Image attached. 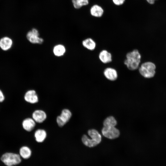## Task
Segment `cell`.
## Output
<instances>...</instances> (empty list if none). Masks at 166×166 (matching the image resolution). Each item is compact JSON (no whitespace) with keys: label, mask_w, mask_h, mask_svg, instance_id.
<instances>
[{"label":"cell","mask_w":166,"mask_h":166,"mask_svg":"<svg viewBox=\"0 0 166 166\" xmlns=\"http://www.w3.org/2000/svg\"><path fill=\"white\" fill-rule=\"evenodd\" d=\"M88 135L90 138L84 134L81 138L83 143L86 146L92 148L98 144L101 141V136L99 132L96 129H91L88 131Z\"/></svg>","instance_id":"6da1fadb"},{"label":"cell","mask_w":166,"mask_h":166,"mask_svg":"<svg viewBox=\"0 0 166 166\" xmlns=\"http://www.w3.org/2000/svg\"><path fill=\"white\" fill-rule=\"evenodd\" d=\"M141 55L138 50L135 49L128 53L124 64L129 69L132 70L137 69L140 61Z\"/></svg>","instance_id":"7a4b0ae2"},{"label":"cell","mask_w":166,"mask_h":166,"mask_svg":"<svg viewBox=\"0 0 166 166\" xmlns=\"http://www.w3.org/2000/svg\"><path fill=\"white\" fill-rule=\"evenodd\" d=\"M0 159L6 166H15L20 164L22 161L19 154L12 152L4 153L1 156Z\"/></svg>","instance_id":"3957f363"},{"label":"cell","mask_w":166,"mask_h":166,"mask_svg":"<svg viewBox=\"0 0 166 166\" xmlns=\"http://www.w3.org/2000/svg\"><path fill=\"white\" fill-rule=\"evenodd\" d=\"M156 66L151 62H147L143 63L139 68V72L143 77L146 78L153 77L155 73Z\"/></svg>","instance_id":"277c9868"},{"label":"cell","mask_w":166,"mask_h":166,"mask_svg":"<svg viewBox=\"0 0 166 166\" xmlns=\"http://www.w3.org/2000/svg\"><path fill=\"white\" fill-rule=\"evenodd\" d=\"M115 126L112 125L104 126L101 130L102 135L105 137L110 139L118 138L120 136V132Z\"/></svg>","instance_id":"5b68a950"},{"label":"cell","mask_w":166,"mask_h":166,"mask_svg":"<svg viewBox=\"0 0 166 166\" xmlns=\"http://www.w3.org/2000/svg\"><path fill=\"white\" fill-rule=\"evenodd\" d=\"M72 114L70 111L68 109H63L60 115L56 118L57 124L60 127L64 126L70 119Z\"/></svg>","instance_id":"8992f818"},{"label":"cell","mask_w":166,"mask_h":166,"mask_svg":"<svg viewBox=\"0 0 166 166\" xmlns=\"http://www.w3.org/2000/svg\"><path fill=\"white\" fill-rule=\"evenodd\" d=\"M39 36L38 30L34 28L27 32L26 37L28 41L31 43L41 44L43 42L44 40Z\"/></svg>","instance_id":"52a82bcc"},{"label":"cell","mask_w":166,"mask_h":166,"mask_svg":"<svg viewBox=\"0 0 166 166\" xmlns=\"http://www.w3.org/2000/svg\"><path fill=\"white\" fill-rule=\"evenodd\" d=\"M32 118L36 122L41 123L46 119V113L43 110L38 109L35 110L32 113Z\"/></svg>","instance_id":"ba28073f"},{"label":"cell","mask_w":166,"mask_h":166,"mask_svg":"<svg viewBox=\"0 0 166 166\" xmlns=\"http://www.w3.org/2000/svg\"><path fill=\"white\" fill-rule=\"evenodd\" d=\"M13 45V41L8 37H4L0 39V48L2 50L7 51L10 49Z\"/></svg>","instance_id":"9c48e42d"},{"label":"cell","mask_w":166,"mask_h":166,"mask_svg":"<svg viewBox=\"0 0 166 166\" xmlns=\"http://www.w3.org/2000/svg\"><path fill=\"white\" fill-rule=\"evenodd\" d=\"M24 99L26 101L31 104L36 103L38 101V96L34 90L27 91L25 94Z\"/></svg>","instance_id":"30bf717a"},{"label":"cell","mask_w":166,"mask_h":166,"mask_svg":"<svg viewBox=\"0 0 166 166\" xmlns=\"http://www.w3.org/2000/svg\"><path fill=\"white\" fill-rule=\"evenodd\" d=\"M90 12L92 16L97 18H100L103 15L104 10L101 6L95 4L91 7Z\"/></svg>","instance_id":"8fae6325"},{"label":"cell","mask_w":166,"mask_h":166,"mask_svg":"<svg viewBox=\"0 0 166 166\" xmlns=\"http://www.w3.org/2000/svg\"><path fill=\"white\" fill-rule=\"evenodd\" d=\"M105 77L108 80L114 81L117 79L118 75L116 70L112 68H108L105 69L104 72Z\"/></svg>","instance_id":"7c38bea8"},{"label":"cell","mask_w":166,"mask_h":166,"mask_svg":"<svg viewBox=\"0 0 166 166\" xmlns=\"http://www.w3.org/2000/svg\"><path fill=\"white\" fill-rule=\"evenodd\" d=\"M22 125L25 130L30 132L34 128L36 125V122L33 118H28L23 120Z\"/></svg>","instance_id":"4fadbf2b"},{"label":"cell","mask_w":166,"mask_h":166,"mask_svg":"<svg viewBox=\"0 0 166 166\" xmlns=\"http://www.w3.org/2000/svg\"><path fill=\"white\" fill-rule=\"evenodd\" d=\"M34 137L36 141L38 143L43 142L47 136L46 131L42 129H38L35 132Z\"/></svg>","instance_id":"5bb4252c"},{"label":"cell","mask_w":166,"mask_h":166,"mask_svg":"<svg viewBox=\"0 0 166 166\" xmlns=\"http://www.w3.org/2000/svg\"><path fill=\"white\" fill-rule=\"evenodd\" d=\"M32 152L30 148L27 146H23L20 149L19 155L22 159L27 160L32 155Z\"/></svg>","instance_id":"9a60e30c"},{"label":"cell","mask_w":166,"mask_h":166,"mask_svg":"<svg viewBox=\"0 0 166 166\" xmlns=\"http://www.w3.org/2000/svg\"><path fill=\"white\" fill-rule=\"evenodd\" d=\"M99 57L101 61L104 63H109L112 60L111 54L105 50H103L100 52Z\"/></svg>","instance_id":"2e32d148"},{"label":"cell","mask_w":166,"mask_h":166,"mask_svg":"<svg viewBox=\"0 0 166 166\" xmlns=\"http://www.w3.org/2000/svg\"><path fill=\"white\" fill-rule=\"evenodd\" d=\"M66 49L65 47L61 44L56 45L53 49V54L57 57H61L63 55Z\"/></svg>","instance_id":"e0dca14e"},{"label":"cell","mask_w":166,"mask_h":166,"mask_svg":"<svg viewBox=\"0 0 166 166\" xmlns=\"http://www.w3.org/2000/svg\"><path fill=\"white\" fill-rule=\"evenodd\" d=\"M82 44L84 47L89 50H92L96 47L95 42L91 38H87L84 40L82 42Z\"/></svg>","instance_id":"ac0fdd59"},{"label":"cell","mask_w":166,"mask_h":166,"mask_svg":"<svg viewBox=\"0 0 166 166\" xmlns=\"http://www.w3.org/2000/svg\"><path fill=\"white\" fill-rule=\"evenodd\" d=\"M74 7L77 9L81 8L83 6H86L89 3V0H72Z\"/></svg>","instance_id":"d6986e66"},{"label":"cell","mask_w":166,"mask_h":166,"mask_svg":"<svg viewBox=\"0 0 166 166\" xmlns=\"http://www.w3.org/2000/svg\"><path fill=\"white\" fill-rule=\"evenodd\" d=\"M117 124L116 120L112 116H110L106 118L103 123L104 126L112 125L116 126Z\"/></svg>","instance_id":"ffe728a7"},{"label":"cell","mask_w":166,"mask_h":166,"mask_svg":"<svg viewBox=\"0 0 166 166\" xmlns=\"http://www.w3.org/2000/svg\"><path fill=\"white\" fill-rule=\"evenodd\" d=\"M112 1L115 5L119 6L123 4L125 0H112Z\"/></svg>","instance_id":"44dd1931"},{"label":"cell","mask_w":166,"mask_h":166,"mask_svg":"<svg viewBox=\"0 0 166 166\" xmlns=\"http://www.w3.org/2000/svg\"><path fill=\"white\" fill-rule=\"evenodd\" d=\"M5 97L2 91L0 89V102H2L4 100Z\"/></svg>","instance_id":"7402d4cb"},{"label":"cell","mask_w":166,"mask_h":166,"mask_svg":"<svg viewBox=\"0 0 166 166\" xmlns=\"http://www.w3.org/2000/svg\"><path fill=\"white\" fill-rule=\"evenodd\" d=\"M147 2L150 4H153L155 2V0H146Z\"/></svg>","instance_id":"603a6c76"}]
</instances>
